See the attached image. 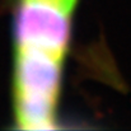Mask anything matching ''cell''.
Returning a JSON list of instances; mask_svg holds the SVG:
<instances>
[{"label": "cell", "mask_w": 131, "mask_h": 131, "mask_svg": "<svg viewBox=\"0 0 131 131\" xmlns=\"http://www.w3.org/2000/svg\"><path fill=\"white\" fill-rule=\"evenodd\" d=\"M62 59L18 47L14 70L17 124L23 130H51L56 122Z\"/></svg>", "instance_id": "cell-1"}, {"label": "cell", "mask_w": 131, "mask_h": 131, "mask_svg": "<svg viewBox=\"0 0 131 131\" xmlns=\"http://www.w3.org/2000/svg\"><path fill=\"white\" fill-rule=\"evenodd\" d=\"M73 6L65 0H22L15 22L18 47L64 59L70 40Z\"/></svg>", "instance_id": "cell-2"}, {"label": "cell", "mask_w": 131, "mask_h": 131, "mask_svg": "<svg viewBox=\"0 0 131 131\" xmlns=\"http://www.w3.org/2000/svg\"><path fill=\"white\" fill-rule=\"evenodd\" d=\"M65 1H68V3H70V4H73V5H74V3H75V0H65Z\"/></svg>", "instance_id": "cell-3"}]
</instances>
